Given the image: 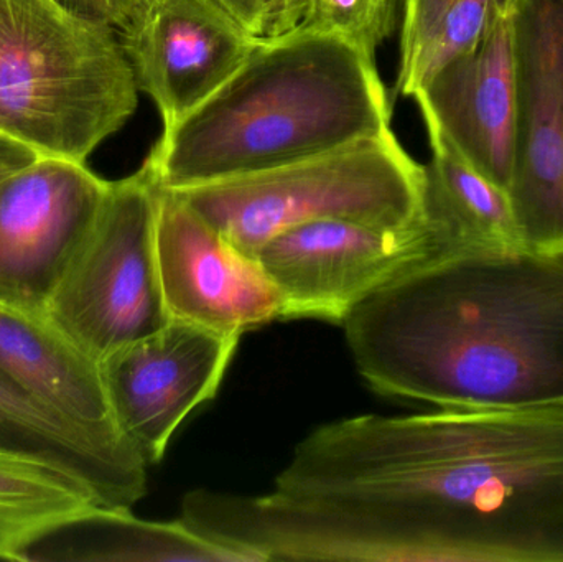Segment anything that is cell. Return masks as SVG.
Wrapping results in <instances>:
<instances>
[{"label": "cell", "instance_id": "6da1fadb", "mask_svg": "<svg viewBox=\"0 0 563 562\" xmlns=\"http://www.w3.org/2000/svg\"><path fill=\"white\" fill-rule=\"evenodd\" d=\"M214 525L264 562H563V408L328 422Z\"/></svg>", "mask_w": 563, "mask_h": 562}, {"label": "cell", "instance_id": "7a4b0ae2", "mask_svg": "<svg viewBox=\"0 0 563 562\" xmlns=\"http://www.w3.org/2000/svg\"><path fill=\"white\" fill-rule=\"evenodd\" d=\"M343 327L379 395L437 409L563 408V253L443 254Z\"/></svg>", "mask_w": 563, "mask_h": 562}, {"label": "cell", "instance_id": "3957f363", "mask_svg": "<svg viewBox=\"0 0 563 562\" xmlns=\"http://www.w3.org/2000/svg\"><path fill=\"white\" fill-rule=\"evenodd\" d=\"M390 131L376 59L341 36L298 25L260 36L221 88L164 129L145 164L158 187L185 190L274 170Z\"/></svg>", "mask_w": 563, "mask_h": 562}, {"label": "cell", "instance_id": "277c9868", "mask_svg": "<svg viewBox=\"0 0 563 562\" xmlns=\"http://www.w3.org/2000/svg\"><path fill=\"white\" fill-rule=\"evenodd\" d=\"M118 30L55 0H0V132L42 157L86 164L134 115Z\"/></svg>", "mask_w": 563, "mask_h": 562}, {"label": "cell", "instance_id": "5b68a950", "mask_svg": "<svg viewBox=\"0 0 563 562\" xmlns=\"http://www.w3.org/2000/svg\"><path fill=\"white\" fill-rule=\"evenodd\" d=\"M174 191L238 250L257 257L282 231L311 221L417 223L426 165L390 131L274 170Z\"/></svg>", "mask_w": 563, "mask_h": 562}, {"label": "cell", "instance_id": "8992f818", "mask_svg": "<svg viewBox=\"0 0 563 562\" xmlns=\"http://www.w3.org/2000/svg\"><path fill=\"white\" fill-rule=\"evenodd\" d=\"M157 198L145 162L111 181L46 307V319L98 363L172 320L155 246Z\"/></svg>", "mask_w": 563, "mask_h": 562}, {"label": "cell", "instance_id": "52a82bcc", "mask_svg": "<svg viewBox=\"0 0 563 562\" xmlns=\"http://www.w3.org/2000/svg\"><path fill=\"white\" fill-rule=\"evenodd\" d=\"M450 254L426 217L402 228L321 220L288 228L257 260L280 290L285 320L343 326L367 297L427 261Z\"/></svg>", "mask_w": 563, "mask_h": 562}, {"label": "cell", "instance_id": "ba28073f", "mask_svg": "<svg viewBox=\"0 0 563 562\" xmlns=\"http://www.w3.org/2000/svg\"><path fill=\"white\" fill-rule=\"evenodd\" d=\"M109 185L86 164L58 157L0 180V307L45 317Z\"/></svg>", "mask_w": 563, "mask_h": 562}, {"label": "cell", "instance_id": "9c48e42d", "mask_svg": "<svg viewBox=\"0 0 563 562\" xmlns=\"http://www.w3.org/2000/svg\"><path fill=\"white\" fill-rule=\"evenodd\" d=\"M518 124L508 195L532 253H563V0H518Z\"/></svg>", "mask_w": 563, "mask_h": 562}, {"label": "cell", "instance_id": "30bf717a", "mask_svg": "<svg viewBox=\"0 0 563 562\" xmlns=\"http://www.w3.org/2000/svg\"><path fill=\"white\" fill-rule=\"evenodd\" d=\"M240 342L172 319L99 363L115 422L148 465L165 458L188 416L218 395Z\"/></svg>", "mask_w": 563, "mask_h": 562}, {"label": "cell", "instance_id": "8fae6325", "mask_svg": "<svg viewBox=\"0 0 563 562\" xmlns=\"http://www.w3.org/2000/svg\"><path fill=\"white\" fill-rule=\"evenodd\" d=\"M155 246L172 319L234 337L285 320L284 297L260 260L162 187Z\"/></svg>", "mask_w": 563, "mask_h": 562}, {"label": "cell", "instance_id": "7c38bea8", "mask_svg": "<svg viewBox=\"0 0 563 562\" xmlns=\"http://www.w3.org/2000/svg\"><path fill=\"white\" fill-rule=\"evenodd\" d=\"M118 35L164 129L221 88L260 40L218 0H135Z\"/></svg>", "mask_w": 563, "mask_h": 562}, {"label": "cell", "instance_id": "4fadbf2b", "mask_svg": "<svg viewBox=\"0 0 563 562\" xmlns=\"http://www.w3.org/2000/svg\"><path fill=\"white\" fill-rule=\"evenodd\" d=\"M516 7L501 10L475 48L443 66L413 96L426 128L506 191L515 170L518 124Z\"/></svg>", "mask_w": 563, "mask_h": 562}, {"label": "cell", "instance_id": "5bb4252c", "mask_svg": "<svg viewBox=\"0 0 563 562\" xmlns=\"http://www.w3.org/2000/svg\"><path fill=\"white\" fill-rule=\"evenodd\" d=\"M0 454L58 469L99 507L131 508L147 495L151 465L124 436L82 428L30 395L0 368Z\"/></svg>", "mask_w": 563, "mask_h": 562}, {"label": "cell", "instance_id": "9a60e30c", "mask_svg": "<svg viewBox=\"0 0 563 562\" xmlns=\"http://www.w3.org/2000/svg\"><path fill=\"white\" fill-rule=\"evenodd\" d=\"M0 368L69 421L124 436L112 415L101 366L46 317L0 307Z\"/></svg>", "mask_w": 563, "mask_h": 562}, {"label": "cell", "instance_id": "2e32d148", "mask_svg": "<svg viewBox=\"0 0 563 562\" xmlns=\"http://www.w3.org/2000/svg\"><path fill=\"white\" fill-rule=\"evenodd\" d=\"M23 561L256 562L187 521L142 520L131 508L95 507L40 538Z\"/></svg>", "mask_w": 563, "mask_h": 562}, {"label": "cell", "instance_id": "e0dca14e", "mask_svg": "<svg viewBox=\"0 0 563 562\" xmlns=\"http://www.w3.org/2000/svg\"><path fill=\"white\" fill-rule=\"evenodd\" d=\"M427 132L432 161L426 165L423 217L450 253L526 250L508 191L473 170L439 132Z\"/></svg>", "mask_w": 563, "mask_h": 562}, {"label": "cell", "instance_id": "ac0fdd59", "mask_svg": "<svg viewBox=\"0 0 563 562\" xmlns=\"http://www.w3.org/2000/svg\"><path fill=\"white\" fill-rule=\"evenodd\" d=\"M95 507L91 492L71 475L0 454V561H23L35 541Z\"/></svg>", "mask_w": 563, "mask_h": 562}, {"label": "cell", "instance_id": "d6986e66", "mask_svg": "<svg viewBox=\"0 0 563 562\" xmlns=\"http://www.w3.org/2000/svg\"><path fill=\"white\" fill-rule=\"evenodd\" d=\"M518 0H406L396 95L413 98L443 66L478 45Z\"/></svg>", "mask_w": 563, "mask_h": 562}, {"label": "cell", "instance_id": "ffe728a7", "mask_svg": "<svg viewBox=\"0 0 563 562\" xmlns=\"http://www.w3.org/2000/svg\"><path fill=\"white\" fill-rule=\"evenodd\" d=\"M396 23L397 0H310L300 26L341 36L376 59Z\"/></svg>", "mask_w": 563, "mask_h": 562}, {"label": "cell", "instance_id": "44dd1931", "mask_svg": "<svg viewBox=\"0 0 563 562\" xmlns=\"http://www.w3.org/2000/svg\"><path fill=\"white\" fill-rule=\"evenodd\" d=\"M260 30L257 36H279L303 22L310 0H257Z\"/></svg>", "mask_w": 563, "mask_h": 562}, {"label": "cell", "instance_id": "7402d4cb", "mask_svg": "<svg viewBox=\"0 0 563 562\" xmlns=\"http://www.w3.org/2000/svg\"><path fill=\"white\" fill-rule=\"evenodd\" d=\"M75 15L108 23L115 30L125 22L135 0H55Z\"/></svg>", "mask_w": 563, "mask_h": 562}, {"label": "cell", "instance_id": "603a6c76", "mask_svg": "<svg viewBox=\"0 0 563 562\" xmlns=\"http://www.w3.org/2000/svg\"><path fill=\"white\" fill-rule=\"evenodd\" d=\"M40 157L42 155L33 151L30 145L0 132V180L29 167Z\"/></svg>", "mask_w": 563, "mask_h": 562}, {"label": "cell", "instance_id": "cb8c5ba5", "mask_svg": "<svg viewBox=\"0 0 563 562\" xmlns=\"http://www.w3.org/2000/svg\"><path fill=\"white\" fill-rule=\"evenodd\" d=\"M227 7L247 30L257 36L260 30V2L257 0H218Z\"/></svg>", "mask_w": 563, "mask_h": 562}]
</instances>
